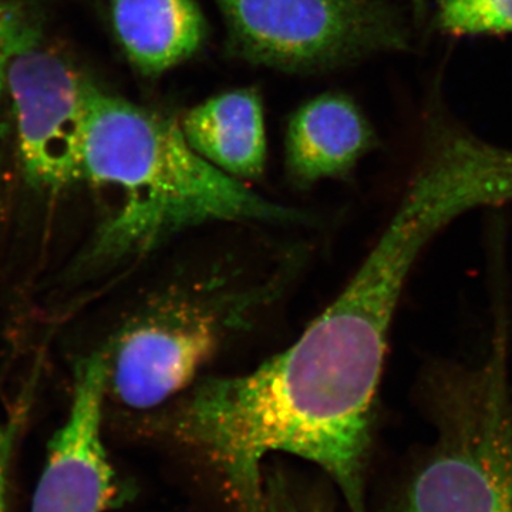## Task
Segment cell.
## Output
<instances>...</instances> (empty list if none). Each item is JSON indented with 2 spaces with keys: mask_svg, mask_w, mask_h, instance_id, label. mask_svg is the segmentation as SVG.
<instances>
[{
  "mask_svg": "<svg viewBox=\"0 0 512 512\" xmlns=\"http://www.w3.org/2000/svg\"><path fill=\"white\" fill-rule=\"evenodd\" d=\"M224 303L167 296L138 315L107 348V392L128 409L160 406L217 353L231 313Z\"/></svg>",
  "mask_w": 512,
  "mask_h": 512,
  "instance_id": "obj_5",
  "label": "cell"
},
{
  "mask_svg": "<svg viewBox=\"0 0 512 512\" xmlns=\"http://www.w3.org/2000/svg\"><path fill=\"white\" fill-rule=\"evenodd\" d=\"M80 181L117 188L120 207L101 224L87 265L146 254L165 239L207 222L299 220L298 211L256 194L188 144L180 124L90 82Z\"/></svg>",
  "mask_w": 512,
  "mask_h": 512,
  "instance_id": "obj_2",
  "label": "cell"
},
{
  "mask_svg": "<svg viewBox=\"0 0 512 512\" xmlns=\"http://www.w3.org/2000/svg\"><path fill=\"white\" fill-rule=\"evenodd\" d=\"M188 144L204 160L237 180H255L265 171L264 104L254 89L218 94L198 104L180 123Z\"/></svg>",
  "mask_w": 512,
  "mask_h": 512,
  "instance_id": "obj_10",
  "label": "cell"
},
{
  "mask_svg": "<svg viewBox=\"0 0 512 512\" xmlns=\"http://www.w3.org/2000/svg\"><path fill=\"white\" fill-rule=\"evenodd\" d=\"M312 512H323V511L320 510V508H315V510H313Z\"/></svg>",
  "mask_w": 512,
  "mask_h": 512,
  "instance_id": "obj_16",
  "label": "cell"
},
{
  "mask_svg": "<svg viewBox=\"0 0 512 512\" xmlns=\"http://www.w3.org/2000/svg\"><path fill=\"white\" fill-rule=\"evenodd\" d=\"M107 353L96 352L74 367L69 416L49 446L32 512H104L119 485L103 443Z\"/></svg>",
  "mask_w": 512,
  "mask_h": 512,
  "instance_id": "obj_7",
  "label": "cell"
},
{
  "mask_svg": "<svg viewBox=\"0 0 512 512\" xmlns=\"http://www.w3.org/2000/svg\"><path fill=\"white\" fill-rule=\"evenodd\" d=\"M441 28L453 35L512 32V0H443Z\"/></svg>",
  "mask_w": 512,
  "mask_h": 512,
  "instance_id": "obj_11",
  "label": "cell"
},
{
  "mask_svg": "<svg viewBox=\"0 0 512 512\" xmlns=\"http://www.w3.org/2000/svg\"><path fill=\"white\" fill-rule=\"evenodd\" d=\"M375 144V133L355 101L325 93L306 101L289 120L286 168L298 184L340 177Z\"/></svg>",
  "mask_w": 512,
  "mask_h": 512,
  "instance_id": "obj_8",
  "label": "cell"
},
{
  "mask_svg": "<svg viewBox=\"0 0 512 512\" xmlns=\"http://www.w3.org/2000/svg\"><path fill=\"white\" fill-rule=\"evenodd\" d=\"M505 171H507L508 180H510L511 188H512V150L505 151L504 157Z\"/></svg>",
  "mask_w": 512,
  "mask_h": 512,
  "instance_id": "obj_15",
  "label": "cell"
},
{
  "mask_svg": "<svg viewBox=\"0 0 512 512\" xmlns=\"http://www.w3.org/2000/svg\"><path fill=\"white\" fill-rule=\"evenodd\" d=\"M235 55L285 72L333 69L400 49L406 33L383 0H215Z\"/></svg>",
  "mask_w": 512,
  "mask_h": 512,
  "instance_id": "obj_4",
  "label": "cell"
},
{
  "mask_svg": "<svg viewBox=\"0 0 512 512\" xmlns=\"http://www.w3.org/2000/svg\"><path fill=\"white\" fill-rule=\"evenodd\" d=\"M110 16L128 62L147 77L191 59L207 39L197 0H110Z\"/></svg>",
  "mask_w": 512,
  "mask_h": 512,
  "instance_id": "obj_9",
  "label": "cell"
},
{
  "mask_svg": "<svg viewBox=\"0 0 512 512\" xmlns=\"http://www.w3.org/2000/svg\"><path fill=\"white\" fill-rule=\"evenodd\" d=\"M15 417L2 423L0 421V512H6V484L13 444H15L18 423Z\"/></svg>",
  "mask_w": 512,
  "mask_h": 512,
  "instance_id": "obj_13",
  "label": "cell"
},
{
  "mask_svg": "<svg viewBox=\"0 0 512 512\" xmlns=\"http://www.w3.org/2000/svg\"><path fill=\"white\" fill-rule=\"evenodd\" d=\"M266 512H298L284 485H269V490H266Z\"/></svg>",
  "mask_w": 512,
  "mask_h": 512,
  "instance_id": "obj_14",
  "label": "cell"
},
{
  "mask_svg": "<svg viewBox=\"0 0 512 512\" xmlns=\"http://www.w3.org/2000/svg\"><path fill=\"white\" fill-rule=\"evenodd\" d=\"M90 80L29 28L13 56L8 94L20 161L29 183L59 191L80 181V148Z\"/></svg>",
  "mask_w": 512,
  "mask_h": 512,
  "instance_id": "obj_6",
  "label": "cell"
},
{
  "mask_svg": "<svg viewBox=\"0 0 512 512\" xmlns=\"http://www.w3.org/2000/svg\"><path fill=\"white\" fill-rule=\"evenodd\" d=\"M28 30L22 13L8 0H0V103L8 94L10 63Z\"/></svg>",
  "mask_w": 512,
  "mask_h": 512,
  "instance_id": "obj_12",
  "label": "cell"
},
{
  "mask_svg": "<svg viewBox=\"0 0 512 512\" xmlns=\"http://www.w3.org/2000/svg\"><path fill=\"white\" fill-rule=\"evenodd\" d=\"M453 221L409 188L352 281L284 352L248 375L198 384L175 414L183 440L227 478L242 510L266 512L262 463L285 453L322 468L352 512H366L365 477L387 340L410 271Z\"/></svg>",
  "mask_w": 512,
  "mask_h": 512,
  "instance_id": "obj_1",
  "label": "cell"
},
{
  "mask_svg": "<svg viewBox=\"0 0 512 512\" xmlns=\"http://www.w3.org/2000/svg\"><path fill=\"white\" fill-rule=\"evenodd\" d=\"M419 390L436 434L390 512H512V396L504 313L478 365L433 363L424 369Z\"/></svg>",
  "mask_w": 512,
  "mask_h": 512,
  "instance_id": "obj_3",
  "label": "cell"
}]
</instances>
